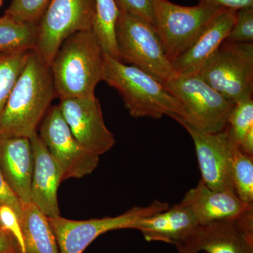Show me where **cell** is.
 Returning a JSON list of instances; mask_svg holds the SVG:
<instances>
[{"instance_id": "obj_18", "label": "cell", "mask_w": 253, "mask_h": 253, "mask_svg": "<svg viewBox=\"0 0 253 253\" xmlns=\"http://www.w3.org/2000/svg\"><path fill=\"white\" fill-rule=\"evenodd\" d=\"M199 225L192 211L179 203L166 211L141 219L134 229L140 231L149 242L160 241L174 245L181 242Z\"/></svg>"}, {"instance_id": "obj_1", "label": "cell", "mask_w": 253, "mask_h": 253, "mask_svg": "<svg viewBox=\"0 0 253 253\" xmlns=\"http://www.w3.org/2000/svg\"><path fill=\"white\" fill-rule=\"evenodd\" d=\"M56 97L49 65L30 51L0 116V137L30 138Z\"/></svg>"}, {"instance_id": "obj_12", "label": "cell", "mask_w": 253, "mask_h": 253, "mask_svg": "<svg viewBox=\"0 0 253 253\" xmlns=\"http://www.w3.org/2000/svg\"><path fill=\"white\" fill-rule=\"evenodd\" d=\"M169 117L179 123L192 138L201 179L205 184L213 190L234 192L231 178V155L234 141L227 126L224 130L210 134L195 129L175 114L169 115Z\"/></svg>"}, {"instance_id": "obj_22", "label": "cell", "mask_w": 253, "mask_h": 253, "mask_svg": "<svg viewBox=\"0 0 253 253\" xmlns=\"http://www.w3.org/2000/svg\"><path fill=\"white\" fill-rule=\"evenodd\" d=\"M233 141L241 151L253 156V101L241 100L234 104L227 121Z\"/></svg>"}, {"instance_id": "obj_28", "label": "cell", "mask_w": 253, "mask_h": 253, "mask_svg": "<svg viewBox=\"0 0 253 253\" xmlns=\"http://www.w3.org/2000/svg\"><path fill=\"white\" fill-rule=\"evenodd\" d=\"M0 224L14 236L20 245L22 253H25L22 229L19 219L16 212L9 206H0Z\"/></svg>"}, {"instance_id": "obj_13", "label": "cell", "mask_w": 253, "mask_h": 253, "mask_svg": "<svg viewBox=\"0 0 253 253\" xmlns=\"http://www.w3.org/2000/svg\"><path fill=\"white\" fill-rule=\"evenodd\" d=\"M58 106L73 136L89 154L100 157L115 146L116 137L106 126L101 104L95 95L61 99Z\"/></svg>"}, {"instance_id": "obj_24", "label": "cell", "mask_w": 253, "mask_h": 253, "mask_svg": "<svg viewBox=\"0 0 253 253\" xmlns=\"http://www.w3.org/2000/svg\"><path fill=\"white\" fill-rule=\"evenodd\" d=\"M29 53L22 51L0 54V116L15 83L25 67Z\"/></svg>"}, {"instance_id": "obj_10", "label": "cell", "mask_w": 253, "mask_h": 253, "mask_svg": "<svg viewBox=\"0 0 253 253\" xmlns=\"http://www.w3.org/2000/svg\"><path fill=\"white\" fill-rule=\"evenodd\" d=\"M38 134L57 164L62 181L89 175L99 166V156L89 154L82 147L58 105L48 110Z\"/></svg>"}, {"instance_id": "obj_21", "label": "cell", "mask_w": 253, "mask_h": 253, "mask_svg": "<svg viewBox=\"0 0 253 253\" xmlns=\"http://www.w3.org/2000/svg\"><path fill=\"white\" fill-rule=\"evenodd\" d=\"M119 9L115 0H94L92 31L104 54L120 61L116 44V25Z\"/></svg>"}, {"instance_id": "obj_27", "label": "cell", "mask_w": 253, "mask_h": 253, "mask_svg": "<svg viewBox=\"0 0 253 253\" xmlns=\"http://www.w3.org/2000/svg\"><path fill=\"white\" fill-rule=\"evenodd\" d=\"M119 11H125L154 25V14L150 0H115Z\"/></svg>"}, {"instance_id": "obj_15", "label": "cell", "mask_w": 253, "mask_h": 253, "mask_svg": "<svg viewBox=\"0 0 253 253\" xmlns=\"http://www.w3.org/2000/svg\"><path fill=\"white\" fill-rule=\"evenodd\" d=\"M180 203L192 211L199 224L238 217L253 209V205L245 204L233 191L213 190L202 179Z\"/></svg>"}, {"instance_id": "obj_16", "label": "cell", "mask_w": 253, "mask_h": 253, "mask_svg": "<svg viewBox=\"0 0 253 253\" xmlns=\"http://www.w3.org/2000/svg\"><path fill=\"white\" fill-rule=\"evenodd\" d=\"M0 170L21 202H31L33 154L29 138L0 137Z\"/></svg>"}, {"instance_id": "obj_2", "label": "cell", "mask_w": 253, "mask_h": 253, "mask_svg": "<svg viewBox=\"0 0 253 253\" xmlns=\"http://www.w3.org/2000/svg\"><path fill=\"white\" fill-rule=\"evenodd\" d=\"M104 52L92 30L68 37L49 65L56 96L61 99L94 96L104 81Z\"/></svg>"}, {"instance_id": "obj_8", "label": "cell", "mask_w": 253, "mask_h": 253, "mask_svg": "<svg viewBox=\"0 0 253 253\" xmlns=\"http://www.w3.org/2000/svg\"><path fill=\"white\" fill-rule=\"evenodd\" d=\"M169 204L154 201L146 207H134L116 217L71 220L58 216L48 217L60 253H83L99 236L118 229H135L138 221L166 211Z\"/></svg>"}, {"instance_id": "obj_29", "label": "cell", "mask_w": 253, "mask_h": 253, "mask_svg": "<svg viewBox=\"0 0 253 253\" xmlns=\"http://www.w3.org/2000/svg\"><path fill=\"white\" fill-rule=\"evenodd\" d=\"M9 206L17 214L18 219L22 215V202L10 187L0 170V206Z\"/></svg>"}, {"instance_id": "obj_30", "label": "cell", "mask_w": 253, "mask_h": 253, "mask_svg": "<svg viewBox=\"0 0 253 253\" xmlns=\"http://www.w3.org/2000/svg\"><path fill=\"white\" fill-rule=\"evenodd\" d=\"M199 3L235 11L244 8L253 7V0H199Z\"/></svg>"}, {"instance_id": "obj_11", "label": "cell", "mask_w": 253, "mask_h": 253, "mask_svg": "<svg viewBox=\"0 0 253 253\" xmlns=\"http://www.w3.org/2000/svg\"><path fill=\"white\" fill-rule=\"evenodd\" d=\"M178 243L192 253H253V209L238 217L199 224Z\"/></svg>"}, {"instance_id": "obj_6", "label": "cell", "mask_w": 253, "mask_h": 253, "mask_svg": "<svg viewBox=\"0 0 253 253\" xmlns=\"http://www.w3.org/2000/svg\"><path fill=\"white\" fill-rule=\"evenodd\" d=\"M154 27L172 62L192 45L206 26L225 9L200 4L184 6L169 0H150Z\"/></svg>"}, {"instance_id": "obj_31", "label": "cell", "mask_w": 253, "mask_h": 253, "mask_svg": "<svg viewBox=\"0 0 253 253\" xmlns=\"http://www.w3.org/2000/svg\"><path fill=\"white\" fill-rule=\"evenodd\" d=\"M0 253H22L14 236L0 224Z\"/></svg>"}, {"instance_id": "obj_14", "label": "cell", "mask_w": 253, "mask_h": 253, "mask_svg": "<svg viewBox=\"0 0 253 253\" xmlns=\"http://www.w3.org/2000/svg\"><path fill=\"white\" fill-rule=\"evenodd\" d=\"M33 154L31 202L47 217L60 215L58 189L61 180L57 164L38 132L29 138Z\"/></svg>"}, {"instance_id": "obj_33", "label": "cell", "mask_w": 253, "mask_h": 253, "mask_svg": "<svg viewBox=\"0 0 253 253\" xmlns=\"http://www.w3.org/2000/svg\"><path fill=\"white\" fill-rule=\"evenodd\" d=\"M3 0H0V6H1V4H2Z\"/></svg>"}, {"instance_id": "obj_17", "label": "cell", "mask_w": 253, "mask_h": 253, "mask_svg": "<svg viewBox=\"0 0 253 253\" xmlns=\"http://www.w3.org/2000/svg\"><path fill=\"white\" fill-rule=\"evenodd\" d=\"M237 11L224 9L211 21L189 49L172 61L176 73H196L225 41Z\"/></svg>"}, {"instance_id": "obj_25", "label": "cell", "mask_w": 253, "mask_h": 253, "mask_svg": "<svg viewBox=\"0 0 253 253\" xmlns=\"http://www.w3.org/2000/svg\"><path fill=\"white\" fill-rule=\"evenodd\" d=\"M51 0H12L4 14L30 23H39Z\"/></svg>"}, {"instance_id": "obj_32", "label": "cell", "mask_w": 253, "mask_h": 253, "mask_svg": "<svg viewBox=\"0 0 253 253\" xmlns=\"http://www.w3.org/2000/svg\"><path fill=\"white\" fill-rule=\"evenodd\" d=\"M174 246H176L178 253H192L188 251L187 250H186L185 248L180 244V243H176V244H174Z\"/></svg>"}, {"instance_id": "obj_5", "label": "cell", "mask_w": 253, "mask_h": 253, "mask_svg": "<svg viewBox=\"0 0 253 253\" xmlns=\"http://www.w3.org/2000/svg\"><path fill=\"white\" fill-rule=\"evenodd\" d=\"M116 39L120 61L129 63L165 83L175 75L151 23L119 11Z\"/></svg>"}, {"instance_id": "obj_9", "label": "cell", "mask_w": 253, "mask_h": 253, "mask_svg": "<svg viewBox=\"0 0 253 253\" xmlns=\"http://www.w3.org/2000/svg\"><path fill=\"white\" fill-rule=\"evenodd\" d=\"M94 16V0H51L39 22L34 51L49 66L68 37L92 29Z\"/></svg>"}, {"instance_id": "obj_3", "label": "cell", "mask_w": 253, "mask_h": 253, "mask_svg": "<svg viewBox=\"0 0 253 253\" xmlns=\"http://www.w3.org/2000/svg\"><path fill=\"white\" fill-rule=\"evenodd\" d=\"M104 81L121 94L129 115L136 118L160 119L175 114L184 118L181 103L163 83L140 68L104 55Z\"/></svg>"}, {"instance_id": "obj_23", "label": "cell", "mask_w": 253, "mask_h": 253, "mask_svg": "<svg viewBox=\"0 0 253 253\" xmlns=\"http://www.w3.org/2000/svg\"><path fill=\"white\" fill-rule=\"evenodd\" d=\"M231 178L234 192L243 202L253 205V156L234 142L231 155Z\"/></svg>"}, {"instance_id": "obj_4", "label": "cell", "mask_w": 253, "mask_h": 253, "mask_svg": "<svg viewBox=\"0 0 253 253\" xmlns=\"http://www.w3.org/2000/svg\"><path fill=\"white\" fill-rule=\"evenodd\" d=\"M163 84L182 105L186 116L181 118L190 126L210 134L225 129L234 104L213 89L199 73H176Z\"/></svg>"}, {"instance_id": "obj_20", "label": "cell", "mask_w": 253, "mask_h": 253, "mask_svg": "<svg viewBox=\"0 0 253 253\" xmlns=\"http://www.w3.org/2000/svg\"><path fill=\"white\" fill-rule=\"evenodd\" d=\"M39 23L26 22L4 14L0 17V54L36 49Z\"/></svg>"}, {"instance_id": "obj_7", "label": "cell", "mask_w": 253, "mask_h": 253, "mask_svg": "<svg viewBox=\"0 0 253 253\" xmlns=\"http://www.w3.org/2000/svg\"><path fill=\"white\" fill-rule=\"evenodd\" d=\"M196 73L233 104L252 98L253 43L224 42Z\"/></svg>"}, {"instance_id": "obj_26", "label": "cell", "mask_w": 253, "mask_h": 253, "mask_svg": "<svg viewBox=\"0 0 253 253\" xmlns=\"http://www.w3.org/2000/svg\"><path fill=\"white\" fill-rule=\"evenodd\" d=\"M253 41V7L238 10L234 26L224 42L251 43Z\"/></svg>"}, {"instance_id": "obj_19", "label": "cell", "mask_w": 253, "mask_h": 253, "mask_svg": "<svg viewBox=\"0 0 253 253\" xmlns=\"http://www.w3.org/2000/svg\"><path fill=\"white\" fill-rule=\"evenodd\" d=\"M19 221L25 253H60L48 217L33 203H22Z\"/></svg>"}]
</instances>
